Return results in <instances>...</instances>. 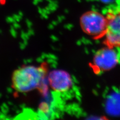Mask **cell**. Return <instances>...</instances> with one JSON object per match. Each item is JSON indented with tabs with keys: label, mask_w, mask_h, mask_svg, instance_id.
<instances>
[{
	"label": "cell",
	"mask_w": 120,
	"mask_h": 120,
	"mask_svg": "<svg viewBox=\"0 0 120 120\" xmlns=\"http://www.w3.org/2000/svg\"><path fill=\"white\" fill-rule=\"evenodd\" d=\"M46 64L23 66L12 74L13 88L17 92L25 93L39 88L47 75Z\"/></svg>",
	"instance_id": "cell-1"
},
{
	"label": "cell",
	"mask_w": 120,
	"mask_h": 120,
	"mask_svg": "<svg viewBox=\"0 0 120 120\" xmlns=\"http://www.w3.org/2000/svg\"><path fill=\"white\" fill-rule=\"evenodd\" d=\"M106 17L107 27L104 44L111 48H120V10L110 11Z\"/></svg>",
	"instance_id": "cell-4"
},
{
	"label": "cell",
	"mask_w": 120,
	"mask_h": 120,
	"mask_svg": "<svg viewBox=\"0 0 120 120\" xmlns=\"http://www.w3.org/2000/svg\"><path fill=\"white\" fill-rule=\"evenodd\" d=\"M80 24L83 32L94 39L104 38L106 34L107 21L106 17L96 11H89L80 17Z\"/></svg>",
	"instance_id": "cell-2"
},
{
	"label": "cell",
	"mask_w": 120,
	"mask_h": 120,
	"mask_svg": "<svg viewBox=\"0 0 120 120\" xmlns=\"http://www.w3.org/2000/svg\"><path fill=\"white\" fill-rule=\"evenodd\" d=\"M118 61L115 48L106 46L96 52L93 59L92 68L97 73L105 72L114 68Z\"/></svg>",
	"instance_id": "cell-3"
},
{
	"label": "cell",
	"mask_w": 120,
	"mask_h": 120,
	"mask_svg": "<svg viewBox=\"0 0 120 120\" xmlns=\"http://www.w3.org/2000/svg\"><path fill=\"white\" fill-rule=\"evenodd\" d=\"M3 1V0H0V2H1V1Z\"/></svg>",
	"instance_id": "cell-6"
},
{
	"label": "cell",
	"mask_w": 120,
	"mask_h": 120,
	"mask_svg": "<svg viewBox=\"0 0 120 120\" xmlns=\"http://www.w3.org/2000/svg\"><path fill=\"white\" fill-rule=\"evenodd\" d=\"M49 81L51 88L57 92L67 91L72 85L70 75L62 70H55L49 76Z\"/></svg>",
	"instance_id": "cell-5"
}]
</instances>
